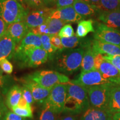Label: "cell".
<instances>
[{
	"mask_svg": "<svg viewBox=\"0 0 120 120\" xmlns=\"http://www.w3.org/2000/svg\"><path fill=\"white\" fill-rule=\"evenodd\" d=\"M26 77L49 90H52L53 87L58 84L68 83L70 81L69 78L65 75L58 71L49 70L36 71Z\"/></svg>",
	"mask_w": 120,
	"mask_h": 120,
	"instance_id": "obj_4",
	"label": "cell"
},
{
	"mask_svg": "<svg viewBox=\"0 0 120 120\" xmlns=\"http://www.w3.org/2000/svg\"><path fill=\"white\" fill-rule=\"evenodd\" d=\"M91 46L96 54H105L112 56H120V46L104 43L96 40L92 42Z\"/></svg>",
	"mask_w": 120,
	"mask_h": 120,
	"instance_id": "obj_17",
	"label": "cell"
},
{
	"mask_svg": "<svg viewBox=\"0 0 120 120\" xmlns=\"http://www.w3.org/2000/svg\"><path fill=\"white\" fill-rule=\"evenodd\" d=\"M49 57V54L45 49L42 48H38L29 54L20 67H37L46 62Z\"/></svg>",
	"mask_w": 120,
	"mask_h": 120,
	"instance_id": "obj_14",
	"label": "cell"
},
{
	"mask_svg": "<svg viewBox=\"0 0 120 120\" xmlns=\"http://www.w3.org/2000/svg\"><path fill=\"white\" fill-rule=\"evenodd\" d=\"M22 97H23V98L26 100L28 104L31 105L32 106V105L34 102V98H33L32 93H31L30 90L27 87H26L25 86H22Z\"/></svg>",
	"mask_w": 120,
	"mask_h": 120,
	"instance_id": "obj_35",
	"label": "cell"
},
{
	"mask_svg": "<svg viewBox=\"0 0 120 120\" xmlns=\"http://www.w3.org/2000/svg\"><path fill=\"white\" fill-rule=\"evenodd\" d=\"M49 37H50L51 42L57 49H59L60 51L64 50V48L62 45L61 39L58 36V34H57V35L49 36Z\"/></svg>",
	"mask_w": 120,
	"mask_h": 120,
	"instance_id": "obj_37",
	"label": "cell"
},
{
	"mask_svg": "<svg viewBox=\"0 0 120 120\" xmlns=\"http://www.w3.org/2000/svg\"><path fill=\"white\" fill-rule=\"evenodd\" d=\"M16 48V42L6 32L0 38V60L11 59L14 56Z\"/></svg>",
	"mask_w": 120,
	"mask_h": 120,
	"instance_id": "obj_15",
	"label": "cell"
},
{
	"mask_svg": "<svg viewBox=\"0 0 120 120\" xmlns=\"http://www.w3.org/2000/svg\"><path fill=\"white\" fill-rule=\"evenodd\" d=\"M7 112L8 109L5 103L0 105V120H4V116Z\"/></svg>",
	"mask_w": 120,
	"mask_h": 120,
	"instance_id": "obj_43",
	"label": "cell"
},
{
	"mask_svg": "<svg viewBox=\"0 0 120 120\" xmlns=\"http://www.w3.org/2000/svg\"><path fill=\"white\" fill-rule=\"evenodd\" d=\"M84 53L85 49L83 48L64 51L57 56L54 67L64 74H72L81 66Z\"/></svg>",
	"mask_w": 120,
	"mask_h": 120,
	"instance_id": "obj_2",
	"label": "cell"
},
{
	"mask_svg": "<svg viewBox=\"0 0 120 120\" xmlns=\"http://www.w3.org/2000/svg\"><path fill=\"white\" fill-rule=\"evenodd\" d=\"M28 13L16 0H0V18L8 25L23 21Z\"/></svg>",
	"mask_w": 120,
	"mask_h": 120,
	"instance_id": "obj_3",
	"label": "cell"
},
{
	"mask_svg": "<svg viewBox=\"0 0 120 120\" xmlns=\"http://www.w3.org/2000/svg\"><path fill=\"white\" fill-rule=\"evenodd\" d=\"M70 82L86 88L110 83L105 79L100 72L97 70L87 72H81L77 79L70 81Z\"/></svg>",
	"mask_w": 120,
	"mask_h": 120,
	"instance_id": "obj_9",
	"label": "cell"
},
{
	"mask_svg": "<svg viewBox=\"0 0 120 120\" xmlns=\"http://www.w3.org/2000/svg\"><path fill=\"white\" fill-rule=\"evenodd\" d=\"M41 107L39 111L38 120H57V115L53 110L44 102L41 105Z\"/></svg>",
	"mask_w": 120,
	"mask_h": 120,
	"instance_id": "obj_25",
	"label": "cell"
},
{
	"mask_svg": "<svg viewBox=\"0 0 120 120\" xmlns=\"http://www.w3.org/2000/svg\"><path fill=\"white\" fill-rule=\"evenodd\" d=\"M45 4H49L53 2L54 0H43Z\"/></svg>",
	"mask_w": 120,
	"mask_h": 120,
	"instance_id": "obj_48",
	"label": "cell"
},
{
	"mask_svg": "<svg viewBox=\"0 0 120 120\" xmlns=\"http://www.w3.org/2000/svg\"><path fill=\"white\" fill-rule=\"evenodd\" d=\"M74 35V30L71 24H66L64 25L58 34V36L60 38H68Z\"/></svg>",
	"mask_w": 120,
	"mask_h": 120,
	"instance_id": "obj_32",
	"label": "cell"
},
{
	"mask_svg": "<svg viewBox=\"0 0 120 120\" xmlns=\"http://www.w3.org/2000/svg\"><path fill=\"white\" fill-rule=\"evenodd\" d=\"M12 79L8 76H4L3 71L0 68V92L3 95H5L9 90L12 87Z\"/></svg>",
	"mask_w": 120,
	"mask_h": 120,
	"instance_id": "obj_27",
	"label": "cell"
},
{
	"mask_svg": "<svg viewBox=\"0 0 120 120\" xmlns=\"http://www.w3.org/2000/svg\"><path fill=\"white\" fill-rule=\"evenodd\" d=\"M75 0H56V4L57 8H63L73 6Z\"/></svg>",
	"mask_w": 120,
	"mask_h": 120,
	"instance_id": "obj_40",
	"label": "cell"
},
{
	"mask_svg": "<svg viewBox=\"0 0 120 120\" xmlns=\"http://www.w3.org/2000/svg\"><path fill=\"white\" fill-rule=\"evenodd\" d=\"M113 115L107 109L90 107L83 113L80 120H113Z\"/></svg>",
	"mask_w": 120,
	"mask_h": 120,
	"instance_id": "obj_19",
	"label": "cell"
},
{
	"mask_svg": "<svg viewBox=\"0 0 120 120\" xmlns=\"http://www.w3.org/2000/svg\"><path fill=\"white\" fill-rule=\"evenodd\" d=\"M49 31V36L57 35L63 27L66 25V22L64 21L56 19L49 18L46 22Z\"/></svg>",
	"mask_w": 120,
	"mask_h": 120,
	"instance_id": "obj_26",
	"label": "cell"
},
{
	"mask_svg": "<svg viewBox=\"0 0 120 120\" xmlns=\"http://www.w3.org/2000/svg\"><path fill=\"white\" fill-rule=\"evenodd\" d=\"M67 92V83L58 84L52 88L45 101L57 115H59L64 112Z\"/></svg>",
	"mask_w": 120,
	"mask_h": 120,
	"instance_id": "obj_7",
	"label": "cell"
},
{
	"mask_svg": "<svg viewBox=\"0 0 120 120\" xmlns=\"http://www.w3.org/2000/svg\"><path fill=\"white\" fill-rule=\"evenodd\" d=\"M57 120H79L78 117L76 115L65 114L64 116L58 118Z\"/></svg>",
	"mask_w": 120,
	"mask_h": 120,
	"instance_id": "obj_42",
	"label": "cell"
},
{
	"mask_svg": "<svg viewBox=\"0 0 120 120\" xmlns=\"http://www.w3.org/2000/svg\"><path fill=\"white\" fill-rule=\"evenodd\" d=\"M41 40L42 49H45L49 55H53L57 51V49L51 42L50 37L49 35H41Z\"/></svg>",
	"mask_w": 120,
	"mask_h": 120,
	"instance_id": "obj_30",
	"label": "cell"
},
{
	"mask_svg": "<svg viewBox=\"0 0 120 120\" xmlns=\"http://www.w3.org/2000/svg\"><path fill=\"white\" fill-rule=\"evenodd\" d=\"M22 85L30 90L34 102L40 105L45 102L51 90L43 87L36 82L27 77L23 79Z\"/></svg>",
	"mask_w": 120,
	"mask_h": 120,
	"instance_id": "obj_12",
	"label": "cell"
},
{
	"mask_svg": "<svg viewBox=\"0 0 120 120\" xmlns=\"http://www.w3.org/2000/svg\"><path fill=\"white\" fill-rule=\"evenodd\" d=\"M8 25L0 18V38L7 32Z\"/></svg>",
	"mask_w": 120,
	"mask_h": 120,
	"instance_id": "obj_41",
	"label": "cell"
},
{
	"mask_svg": "<svg viewBox=\"0 0 120 120\" xmlns=\"http://www.w3.org/2000/svg\"><path fill=\"white\" fill-rule=\"evenodd\" d=\"M0 68L3 72L8 75L11 74L13 72V65L6 58L0 60Z\"/></svg>",
	"mask_w": 120,
	"mask_h": 120,
	"instance_id": "obj_33",
	"label": "cell"
},
{
	"mask_svg": "<svg viewBox=\"0 0 120 120\" xmlns=\"http://www.w3.org/2000/svg\"><path fill=\"white\" fill-rule=\"evenodd\" d=\"M94 36V40L120 46V30L109 27L102 23L97 24Z\"/></svg>",
	"mask_w": 120,
	"mask_h": 120,
	"instance_id": "obj_8",
	"label": "cell"
},
{
	"mask_svg": "<svg viewBox=\"0 0 120 120\" xmlns=\"http://www.w3.org/2000/svg\"><path fill=\"white\" fill-rule=\"evenodd\" d=\"M27 118L22 117L12 111H8L4 116V120H27Z\"/></svg>",
	"mask_w": 120,
	"mask_h": 120,
	"instance_id": "obj_39",
	"label": "cell"
},
{
	"mask_svg": "<svg viewBox=\"0 0 120 120\" xmlns=\"http://www.w3.org/2000/svg\"><path fill=\"white\" fill-rule=\"evenodd\" d=\"M27 120H33L32 119V118H27Z\"/></svg>",
	"mask_w": 120,
	"mask_h": 120,
	"instance_id": "obj_49",
	"label": "cell"
},
{
	"mask_svg": "<svg viewBox=\"0 0 120 120\" xmlns=\"http://www.w3.org/2000/svg\"><path fill=\"white\" fill-rule=\"evenodd\" d=\"M107 110L112 114L120 112V86L112 85L109 90Z\"/></svg>",
	"mask_w": 120,
	"mask_h": 120,
	"instance_id": "obj_20",
	"label": "cell"
},
{
	"mask_svg": "<svg viewBox=\"0 0 120 120\" xmlns=\"http://www.w3.org/2000/svg\"><path fill=\"white\" fill-rule=\"evenodd\" d=\"M50 19H56L68 22H79L83 19V17L78 14L73 8V6L54 9L50 15Z\"/></svg>",
	"mask_w": 120,
	"mask_h": 120,
	"instance_id": "obj_13",
	"label": "cell"
},
{
	"mask_svg": "<svg viewBox=\"0 0 120 120\" xmlns=\"http://www.w3.org/2000/svg\"><path fill=\"white\" fill-rule=\"evenodd\" d=\"M90 107L87 88L71 82L67 83V97L62 113L77 115Z\"/></svg>",
	"mask_w": 120,
	"mask_h": 120,
	"instance_id": "obj_1",
	"label": "cell"
},
{
	"mask_svg": "<svg viewBox=\"0 0 120 120\" xmlns=\"http://www.w3.org/2000/svg\"><path fill=\"white\" fill-rule=\"evenodd\" d=\"M103 58L113 64L120 72V56H112L107 55H103Z\"/></svg>",
	"mask_w": 120,
	"mask_h": 120,
	"instance_id": "obj_36",
	"label": "cell"
},
{
	"mask_svg": "<svg viewBox=\"0 0 120 120\" xmlns=\"http://www.w3.org/2000/svg\"><path fill=\"white\" fill-rule=\"evenodd\" d=\"M54 9L48 7L34 9L28 12L23 21L30 29L36 27L45 23L50 17Z\"/></svg>",
	"mask_w": 120,
	"mask_h": 120,
	"instance_id": "obj_10",
	"label": "cell"
},
{
	"mask_svg": "<svg viewBox=\"0 0 120 120\" xmlns=\"http://www.w3.org/2000/svg\"><path fill=\"white\" fill-rule=\"evenodd\" d=\"M98 19L109 27L120 29V9L113 11H101Z\"/></svg>",
	"mask_w": 120,
	"mask_h": 120,
	"instance_id": "obj_18",
	"label": "cell"
},
{
	"mask_svg": "<svg viewBox=\"0 0 120 120\" xmlns=\"http://www.w3.org/2000/svg\"><path fill=\"white\" fill-rule=\"evenodd\" d=\"M12 111L22 117L26 118H32L33 112L31 106H21L17 105L12 109Z\"/></svg>",
	"mask_w": 120,
	"mask_h": 120,
	"instance_id": "obj_29",
	"label": "cell"
},
{
	"mask_svg": "<svg viewBox=\"0 0 120 120\" xmlns=\"http://www.w3.org/2000/svg\"><path fill=\"white\" fill-rule=\"evenodd\" d=\"M96 70L100 71L103 77L111 83L120 86V72L111 62L103 58Z\"/></svg>",
	"mask_w": 120,
	"mask_h": 120,
	"instance_id": "obj_11",
	"label": "cell"
},
{
	"mask_svg": "<svg viewBox=\"0 0 120 120\" xmlns=\"http://www.w3.org/2000/svg\"><path fill=\"white\" fill-rule=\"evenodd\" d=\"M113 120H120V112L113 114Z\"/></svg>",
	"mask_w": 120,
	"mask_h": 120,
	"instance_id": "obj_46",
	"label": "cell"
},
{
	"mask_svg": "<svg viewBox=\"0 0 120 120\" xmlns=\"http://www.w3.org/2000/svg\"><path fill=\"white\" fill-rule=\"evenodd\" d=\"M30 31L37 35H49V28L46 22L36 27L31 28Z\"/></svg>",
	"mask_w": 120,
	"mask_h": 120,
	"instance_id": "obj_34",
	"label": "cell"
},
{
	"mask_svg": "<svg viewBox=\"0 0 120 120\" xmlns=\"http://www.w3.org/2000/svg\"><path fill=\"white\" fill-rule=\"evenodd\" d=\"M4 95L1 94V92H0V105L4 104Z\"/></svg>",
	"mask_w": 120,
	"mask_h": 120,
	"instance_id": "obj_47",
	"label": "cell"
},
{
	"mask_svg": "<svg viewBox=\"0 0 120 120\" xmlns=\"http://www.w3.org/2000/svg\"><path fill=\"white\" fill-rule=\"evenodd\" d=\"M16 1H18L26 10L27 7L26 4V0H16Z\"/></svg>",
	"mask_w": 120,
	"mask_h": 120,
	"instance_id": "obj_45",
	"label": "cell"
},
{
	"mask_svg": "<svg viewBox=\"0 0 120 120\" xmlns=\"http://www.w3.org/2000/svg\"><path fill=\"white\" fill-rule=\"evenodd\" d=\"M112 85L113 84L109 83L87 88L90 107L107 110L109 90Z\"/></svg>",
	"mask_w": 120,
	"mask_h": 120,
	"instance_id": "obj_6",
	"label": "cell"
},
{
	"mask_svg": "<svg viewBox=\"0 0 120 120\" xmlns=\"http://www.w3.org/2000/svg\"><path fill=\"white\" fill-rule=\"evenodd\" d=\"M98 9L102 11L120 9V0H100Z\"/></svg>",
	"mask_w": 120,
	"mask_h": 120,
	"instance_id": "obj_28",
	"label": "cell"
},
{
	"mask_svg": "<svg viewBox=\"0 0 120 120\" xmlns=\"http://www.w3.org/2000/svg\"><path fill=\"white\" fill-rule=\"evenodd\" d=\"M61 39L64 49H74L79 46L81 42V38L76 35L68 38H61Z\"/></svg>",
	"mask_w": 120,
	"mask_h": 120,
	"instance_id": "obj_31",
	"label": "cell"
},
{
	"mask_svg": "<svg viewBox=\"0 0 120 120\" xmlns=\"http://www.w3.org/2000/svg\"><path fill=\"white\" fill-rule=\"evenodd\" d=\"M27 6L34 9L44 7L45 4L43 0H26Z\"/></svg>",
	"mask_w": 120,
	"mask_h": 120,
	"instance_id": "obj_38",
	"label": "cell"
},
{
	"mask_svg": "<svg viewBox=\"0 0 120 120\" xmlns=\"http://www.w3.org/2000/svg\"><path fill=\"white\" fill-rule=\"evenodd\" d=\"M22 97V87L17 85H13L7 93L5 99V105L8 109L12 110L13 107L19 105Z\"/></svg>",
	"mask_w": 120,
	"mask_h": 120,
	"instance_id": "obj_21",
	"label": "cell"
},
{
	"mask_svg": "<svg viewBox=\"0 0 120 120\" xmlns=\"http://www.w3.org/2000/svg\"><path fill=\"white\" fill-rule=\"evenodd\" d=\"M85 47V53L81 64V72H87L94 69V58L96 53L93 50L91 44L87 43Z\"/></svg>",
	"mask_w": 120,
	"mask_h": 120,
	"instance_id": "obj_22",
	"label": "cell"
},
{
	"mask_svg": "<svg viewBox=\"0 0 120 120\" xmlns=\"http://www.w3.org/2000/svg\"><path fill=\"white\" fill-rule=\"evenodd\" d=\"M30 32L28 27L24 21L17 22L8 25L7 32L19 44Z\"/></svg>",
	"mask_w": 120,
	"mask_h": 120,
	"instance_id": "obj_16",
	"label": "cell"
},
{
	"mask_svg": "<svg viewBox=\"0 0 120 120\" xmlns=\"http://www.w3.org/2000/svg\"><path fill=\"white\" fill-rule=\"evenodd\" d=\"M95 30L92 19L82 20L79 22L76 30V36L79 38H83L90 32H94Z\"/></svg>",
	"mask_w": 120,
	"mask_h": 120,
	"instance_id": "obj_24",
	"label": "cell"
},
{
	"mask_svg": "<svg viewBox=\"0 0 120 120\" xmlns=\"http://www.w3.org/2000/svg\"><path fill=\"white\" fill-rule=\"evenodd\" d=\"M38 48H42L41 36L37 35L30 31L25 38L16 46L13 57L15 61L21 66L29 54Z\"/></svg>",
	"mask_w": 120,
	"mask_h": 120,
	"instance_id": "obj_5",
	"label": "cell"
},
{
	"mask_svg": "<svg viewBox=\"0 0 120 120\" xmlns=\"http://www.w3.org/2000/svg\"><path fill=\"white\" fill-rule=\"evenodd\" d=\"M73 7L76 12L82 17L92 16L98 10L96 7L88 4L83 0H75Z\"/></svg>",
	"mask_w": 120,
	"mask_h": 120,
	"instance_id": "obj_23",
	"label": "cell"
},
{
	"mask_svg": "<svg viewBox=\"0 0 120 120\" xmlns=\"http://www.w3.org/2000/svg\"><path fill=\"white\" fill-rule=\"evenodd\" d=\"M83 1H85V2L88 3V4H91V5L96 7L98 9V7L100 3V0H83Z\"/></svg>",
	"mask_w": 120,
	"mask_h": 120,
	"instance_id": "obj_44",
	"label": "cell"
}]
</instances>
